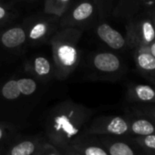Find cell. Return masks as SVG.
I'll return each instance as SVG.
<instances>
[{
  "instance_id": "1",
  "label": "cell",
  "mask_w": 155,
  "mask_h": 155,
  "mask_svg": "<svg viewBox=\"0 0 155 155\" xmlns=\"http://www.w3.org/2000/svg\"><path fill=\"white\" fill-rule=\"evenodd\" d=\"M127 35L128 45L133 49L147 47L155 40V29L148 10L130 18Z\"/></svg>"
},
{
  "instance_id": "2",
  "label": "cell",
  "mask_w": 155,
  "mask_h": 155,
  "mask_svg": "<svg viewBox=\"0 0 155 155\" xmlns=\"http://www.w3.org/2000/svg\"><path fill=\"white\" fill-rule=\"evenodd\" d=\"M86 133L93 135H110L130 137L129 116L102 117L87 127Z\"/></svg>"
},
{
  "instance_id": "3",
  "label": "cell",
  "mask_w": 155,
  "mask_h": 155,
  "mask_svg": "<svg viewBox=\"0 0 155 155\" xmlns=\"http://www.w3.org/2000/svg\"><path fill=\"white\" fill-rule=\"evenodd\" d=\"M110 155H145L130 137L97 135Z\"/></svg>"
},
{
  "instance_id": "4",
  "label": "cell",
  "mask_w": 155,
  "mask_h": 155,
  "mask_svg": "<svg viewBox=\"0 0 155 155\" xmlns=\"http://www.w3.org/2000/svg\"><path fill=\"white\" fill-rule=\"evenodd\" d=\"M45 140H47V138L44 134H20L11 143L3 155H35Z\"/></svg>"
},
{
  "instance_id": "5",
  "label": "cell",
  "mask_w": 155,
  "mask_h": 155,
  "mask_svg": "<svg viewBox=\"0 0 155 155\" xmlns=\"http://www.w3.org/2000/svg\"><path fill=\"white\" fill-rule=\"evenodd\" d=\"M82 155H110L97 135L85 133L71 145Z\"/></svg>"
},
{
  "instance_id": "6",
  "label": "cell",
  "mask_w": 155,
  "mask_h": 155,
  "mask_svg": "<svg viewBox=\"0 0 155 155\" xmlns=\"http://www.w3.org/2000/svg\"><path fill=\"white\" fill-rule=\"evenodd\" d=\"M134 61L137 69L150 83L155 79V58L145 48L134 49Z\"/></svg>"
},
{
  "instance_id": "7",
  "label": "cell",
  "mask_w": 155,
  "mask_h": 155,
  "mask_svg": "<svg viewBox=\"0 0 155 155\" xmlns=\"http://www.w3.org/2000/svg\"><path fill=\"white\" fill-rule=\"evenodd\" d=\"M93 64L99 71L106 74H120L123 69L120 58L110 52L97 54L93 58Z\"/></svg>"
},
{
  "instance_id": "8",
  "label": "cell",
  "mask_w": 155,
  "mask_h": 155,
  "mask_svg": "<svg viewBox=\"0 0 155 155\" xmlns=\"http://www.w3.org/2000/svg\"><path fill=\"white\" fill-rule=\"evenodd\" d=\"M97 34L99 38L112 49L120 50L128 45L127 39L109 24L103 23L100 25L97 28Z\"/></svg>"
},
{
  "instance_id": "9",
  "label": "cell",
  "mask_w": 155,
  "mask_h": 155,
  "mask_svg": "<svg viewBox=\"0 0 155 155\" xmlns=\"http://www.w3.org/2000/svg\"><path fill=\"white\" fill-rule=\"evenodd\" d=\"M128 99L137 104H155V85H132L128 91Z\"/></svg>"
},
{
  "instance_id": "10",
  "label": "cell",
  "mask_w": 155,
  "mask_h": 155,
  "mask_svg": "<svg viewBox=\"0 0 155 155\" xmlns=\"http://www.w3.org/2000/svg\"><path fill=\"white\" fill-rule=\"evenodd\" d=\"M129 118L130 137L146 136L155 133V122L150 119L134 113L130 115Z\"/></svg>"
},
{
  "instance_id": "11",
  "label": "cell",
  "mask_w": 155,
  "mask_h": 155,
  "mask_svg": "<svg viewBox=\"0 0 155 155\" xmlns=\"http://www.w3.org/2000/svg\"><path fill=\"white\" fill-rule=\"evenodd\" d=\"M21 133L8 124L0 123V155H3L11 143Z\"/></svg>"
},
{
  "instance_id": "12",
  "label": "cell",
  "mask_w": 155,
  "mask_h": 155,
  "mask_svg": "<svg viewBox=\"0 0 155 155\" xmlns=\"http://www.w3.org/2000/svg\"><path fill=\"white\" fill-rule=\"evenodd\" d=\"M26 40L25 31L21 28H14L6 31L1 38L2 44L7 48H16Z\"/></svg>"
},
{
  "instance_id": "13",
  "label": "cell",
  "mask_w": 155,
  "mask_h": 155,
  "mask_svg": "<svg viewBox=\"0 0 155 155\" xmlns=\"http://www.w3.org/2000/svg\"><path fill=\"white\" fill-rule=\"evenodd\" d=\"M130 138L142 153L145 155H155V133Z\"/></svg>"
},
{
  "instance_id": "14",
  "label": "cell",
  "mask_w": 155,
  "mask_h": 155,
  "mask_svg": "<svg viewBox=\"0 0 155 155\" xmlns=\"http://www.w3.org/2000/svg\"><path fill=\"white\" fill-rule=\"evenodd\" d=\"M140 8L141 0H120L119 10L121 16L130 18L140 11Z\"/></svg>"
},
{
  "instance_id": "15",
  "label": "cell",
  "mask_w": 155,
  "mask_h": 155,
  "mask_svg": "<svg viewBox=\"0 0 155 155\" xmlns=\"http://www.w3.org/2000/svg\"><path fill=\"white\" fill-rule=\"evenodd\" d=\"M58 57L62 64L65 66H71L76 61L77 52L74 48L68 45H63L58 48Z\"/></svg>"
},
{
  "instance_id": "16",
  "label": "cell",
  "mask_w": 155,
  "mask_h": 155,
  "mask_svg": "<svg viewBox=\"0 0 155 155\" xmlns=\"http://www.w3.org/2000/svg\"><path fill=\"white\" fill-rule=\"evenodd\" d=\"M93 6L89 3V2H85L81 4L79 7H78L74 11H73V18L75 20L78 21H82L85 20L87 18H89L92 13H93Z\"/></svg>"
},
{
  "instance_id": "17",
  "label": "cell",
  "mask_w": 155,
  "mask_h": 155,
  "mask_svg": "<svg viewBox=\"0 0 155 155\" xmlns=\"http://www.w3.org/2000/svg\"><path fill=\"white\" fill-rule=\"evenodd\" d=\"M20 91L16 81H10L7 82L2 88V95L5 99L13 101L20 96Z\"/></svg>"
},
{
  "instance_id": "18",
  "label": "cell",
  "mask_w": 155,
  "mask_h": 155,
  "mask_svg": "<svg viewBox=\"0 0 155 155\" xmlns=\"http://www.w3.org/2000/svg\"><path fill=\"white\" fill-rule=\"evenodd\" d=\"M132 110L134 114L147 117L155 122V104H139Z\"/></svg>"
},
{
  "instance_id": "19",
  "label": "cell",
  "mask_w": 155,
  "mask_h": 155,
  "mask_svg": "<svg viewBox=\"0 0 155 155\" xmlns=\"http://www.w3.org/2000/svg\"><path fill=\"white\" fill-rule=\"evenodd\" d=\"M17 82L20 93L25 96L32 95L37 90V84L31 79H20Z\"/></svg>"
},
{
  "instance_id": "20",
  "label": "cell",
  "mask_w": 155,
  "mask_h": 155,
  "mask_svg": "<svg viewBox=\"0 0 155 155\" xmlns=\"http://www.w3.org/2000/svg\"><path fill=\"white\" fill-rule=\"evenodd\" d=\"M35 155H63V154L57 146H55L53 143H51L47 140L41 144V146L35 153Z\"/></svg>"
},
{
  "instance_id": "21",
  "label": "cell",
  "mask_w": 155,
  "mask_h": 155,
  "mask_svg": "<svg viewBox=\"0 0 155 155\" xmlns=\"http://www.w3.org/2000/svg\"><path fill=\"white\" fill-rule=\"evenodd\" d=\"M35 70L38 75H47L50 71V64L45 58L39 57L35 60Z\"/></svg>"
},
{
  "instance_id": "22",
  "label": "cell",
  "mask_w": 155,
  "mask_h": 155,
  "mask_svg": "<svg viewBox=\"0 0 155 155\" xmlns=\"http://www.w3.org/2000/svg\"><path fill=\"white\" fill-rule=\"evenodd\" d=\"M46 31H47V26L44 23H38L32 28L29 37L32 39H38L42 36H44Z\"/></svg>"
},
{
  "instance_id": "23",
  "label": "cell",
  "mask_w": 155,
  "mask_h": 155,
  "mask_svg": "<svg viewBox=\"0 0 155 155\" xmlns=\"http://www.w3.org/2000/svg\"><path fill=\"white\" fill-rule=\"evenodd\" d=\"M63 155H82L80 151H78L76 149H74L72 146H68L66 148L59 149Z\"/></svg>"
},
{
  "instance_id": "24",
  "label": "cell",
  "mask_w": 155,
  "mask_h": 155,
  "mask_svg": "<svg viewBox=\"0 0 155 155\" xmlns=\"http://www.w3.org/2000/svg\"><path fill=\"white\" fill-rule=\"evenodd\" d=\"M154 58H155V40L154 41H152L149 46H147V47H144Z\"/></svg>"
},
{
  "instance_id": "25",
  "label": "cell",
  "mask_w": 155,
  "mask_h": 155,
  "mask_svg": "<svg viewBox=\"0 0 155 155\" xmlns=\"http://www.w3.org/2000/svg\"><path fill=\"white\" fill-rule=\"evenodd\" d=\"M149 13H150V18L152 20V23H153V27H154V29H155V8H152V9H150L148 10Z\"/></svg>"
},
{
  "instance_id": "26",
  "label": "cell",
  "mask_w": 155,
  "mask_h": 155,
  "mask_svg": "<svg viewBox=\"0 0 155 155\" xmlns=\"http://www.w3.org/2000/svg\"><path fill=\"white\" fill-rule=\"evenodd\" d=\"M5 16H6V10L3 8L0 7V19L3 18Z\"/></svg>"
},
{
  "instance_id": "27",
  "label": "cell",
  "mask_w": 155,
  "mask_h": 155,
  "mask_svg": "<svg viewBox=\"0 0 155 155\" xmlns=\"http://www.w3.org/2000/svg\"><path fill=\"white\" fill-rule=\"evenodd\" d=\"M151 84H152V85H155V79L153 80V81L151 82Z\"/></svg>"
},
{
  "instance_id": "28",
  "label": "cell",
  "mask_w": 155,
  "mask_h": 155,
  "mask_svg": "<svg viewBox=\"0 0 155 155\" xmlns=\"http://www.w3.org/2000/svg\"><path fill=\"white\" fill-rule=\"evenodd\" d=\"M60 1H63V2H67V1H68V0H60Z\"/></svg>"
}]
</instances>
